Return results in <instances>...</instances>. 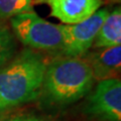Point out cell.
Returning <instances> with one entry per match:
<instances>
[{
	"label": "cell",
	"mask_w": 121,
	"mask_h": 121,
	"mask_svg": "<svg viewBox=\"0 0 121 121\" xmlns=\"http://www.w3.org/2000/svg\"><path fill=\"white\" fill-rule=\"evenodd\" d=\"M94 82L84 59L60 55L47 64L39 98L43 105L65 108L90 93Z\"/></svg>",
	"instance_id": "cell-1"
},
{
	"label": "cell",
	"mask_w": 121,
	"mask_h": 121,
	"mask_svg": "<svg viewBox=\"0 0 121 121\" xmlns=\"http://www.w3.org/2000/svg\"><path fill=\"white\" fill-rule=\"evenodd\" d=\"M47 62L35 51L24 48L0 67V113L39 97Z\"/></svg>",
	"instance_id": "cell-2"
},
{
	"label": "cell",
	"mask_w": 121,
	"mask_h": 121,
	"mask_svg": "<svg viewBox=\"0 0 121 121\" xmlns=\"http://www.w3.org/2000/svg\"><path fill=\"white\" fill-rule=\"evenodd\" d=\"M10 24L17 39L30 50L59 54L62 51L60 24L47 21L33 10L10 18Z\"/></svg>",
	"instance_id": "cell-3"
},
{
	"label": "cell",
	"mask_w": 121,
	"mask_h": 121,
	"mask_svg": "<svg viewBox=\"0 0 121 121\" xmlns=\"http://www.w3.org/2000/svg\"><path fill=\"white\" fill-rule=\"evenodd\" d=\"M108 8H100L88 19L76 24H60L63 48L60 55L83 58L90 51L104 19Z\"/></svg>",
	"instance_id": "cell-4"
},
{
	"label": "cell",
	"mask_w": 121,
	"mask_h": 121,
	"mask_svg": "<svg viewBox=\"0 0 121 121\" xmlns=\"http://www.w3.org/2000/svg\"><path fill=\"white\" fill-rule=\"evenodd\" d=\"M84 113L99 121H121V81L98 82L86 102Z\"/></svg>",
	"instance_id": "cell-5"
},
{
	"label": "cell",
	"mask_w": 121,
	"mask_h": 121,
	"mask_svg": "<svg viewBox=\"0 0 121 121\" xmlns=\"http://www.w3.org/2000/svg\"><path fill=\"white\" fill-rule=\"evenodd\" d=\"M33 4H45L51 15L64 24H76L88 19L100 9L102 0H32Z\"/></svg>",
	"instance_id": "cell-6"
},
{
	"label": "cell",
	"mask_w": 121,
	"mask_h": 121,
	"mask_svg": "<svg viewBox=\"0 0 121 121\" xmlns=\"http://www.w3.org/2000/svg\"><path fill=\"white\" fill-rule=\"evenodd\" d=\"M97 81L118 78L121 70V45L96 48L83 56Z\"/></svg>",
	"instance_id": "cell-7"
},
{
	"label": "cell",
	"mask_w": 121,
	"mask_h": 121,
	"mask_svg": "<svg viewBox=\"0 0 121 121\" xmlns=\"http://www.w3.org/2000/svg\"><path fill=\"white\" fill-rule=\"evenodd\" d=\"M95 48L121 45V9L116 7L109 11L94 40Z\"/></svg>",
	"instance_id": "cell-8"
},
{
	"label": "cell",
	"mask_w": 121,
	"mask_h": 121,
	"mask_svg": "<svg viewBox=\"0 0 121 121\" xmlns=\"http://www.w3.org/2000/svg\"><path fill=\"white\" fill-rule=\"evenodd\" d=\"M16 43L13 33L4 24H0V67L5 65L15 56Z\"/></svg>",
	"instance_id": "cell-9"
},
{
	"label": "cell",
	"mask_w": 121,
	"mask_h": 121,
	"mask_svg": "<svg viewBox=\"0 0 121 121\" xmlns=\"http://www.w3.org/2000/svg\"><path fill=\"white\" fill-rule=\"evenodd\" d=\"M33 10L32 0H0V18H12Z\"/></svg>",
	"instance_id": "cell-10"
},
{
	"label": "cell",
	"mask_w": 121,
	"mask_h": 121,
	"mask_svg": "<svg viewBox=\"0 0 121 121\" xmlns=\"http://www.w3.org/2000/svg\"><path fill=\"white\" fill-rule=\"evenodd\" d=\"M6 121H50L47 118L43 116H39L37 114H33V113H28V114H21L14 116Z\"/></svg>",
	"instance_id": "cell-11"
},
{
	"label": "cell",
	"mask_w": 121,
	"mask_h": 121,
	"mask_svg": "<svg viewBox=\"0 0 121 121\" xmlns=\"http://www.w3.org/2000/svg\"><path fill=\"white\" fill-rule=\"evenodd\" d=\"M1 115H2V114H1V113H0V117H1Z\"/></svg>",
	"instance_id": "cell-12"
}]
</instances>
